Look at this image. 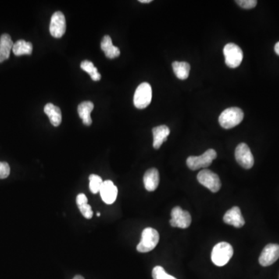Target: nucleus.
<instances>
[{"label": "nucleus", "instance_id": "nucleus-1", "mask_svg": "<svg viewBox=\"0 0 279 279\" xmlns=\"http://www.w3.org/2000/svg\"><path fill=\"white\" fill-rule=\"evenodd\" d=\"M234 255V249L229 243L220 242L214 246L212 249L211 259L215 265L222 267L230 262Z\"/></svg>", "mask_w": 279, "mask_h": 279}, {"label": "nucleus", "instance_id": "nucleus-2", "mask_svg": "<svg viewBox=\"0 0 279 279\" xmlns=\"http://www.w3.org/2000/svg\"><path fill=\"white\" fill-rule=\"evenodd\" d=\"M244 119V112L238 107H230L225 109L220 117L219 123L224 129H231L235 127L242 122Z\"/></svg>", "mask_w": 279, "mask_h": 279}, {"label": "nucleus", "instance_id": "nucleus-3", "mask_svg": "<svg viewBox=\"0 0 279 279\" xmlns=\"http://www.w3.org/2000/svg\"><path fill=\"white\" fill-rule=\"evenodd\" d=\"M159 234L155 229L147 227L141 235V242L139 243L137 250L141 253H147L156 248L159 242Z\"/></svg>", "mask_w": 279, "mask_h": 279}, {"label": "nucleus", "instance_id": "nucleus-4", "mask_svg": "<svg viewBox=\"0 0 279 279\" xmlns=\"http://www.w3.org/2000/svg\"><path fill=\"white\" fill-rule=\"evenodd\" d=\"M225 63L231 69H236L241 65L244 58L241 48L234 43H229L223 48Z\"/></svg>", "mask_w": 279, "mask_h": 279}, {"label": "nucleus", "instance_id": "nucleus-5", "mask_svg": "<svg viewBox=\"0 0 279 279\" xmlns=\"http://www.w3.org/2000/svg\"><path fill=\"white\" fill-rule=\"evenodd\" d=\"M217 157L216 151L209 149L203 153L200 156H190L187 158L186 164L191 170L195 171L202 168L209 167L212 164V161Z\"/></svg>", "mask_w": 279, "mask_h": 279}, {"label": "nucleus", "instance_id": "nucleus-6", "mask_svg": "<svg viewBox=\"0 0 279 279\" xmlns=\"http://www.w3.org/2000/svg\"><path fill=\"white\" fill-rule=\"evenodd\" d=\"M152 99V89L148 83H141L134 93V104L137 109L148 107Z\"/></svg>", "mask_w": 279, "mask_h": 279}, {"label": "nucleus", "instance_id": "nucleus-7", "mask_svg": "<svg viewBox=\"0 0 279 279\" xmlns=\"http://www.w3.org/2000/svg\"><path fill=\"white\" fill-rule=\"evenodd\" d=\"M197 180L212 192H217L221 188V181L219 176L208 169H204L198 172Z\"/></svg>", "mask_w": 279, "mask_h": 279}, {"label": "nucleus", "instance_id": "nucleus-8", "mask_svg": "<svg viewBox=\"0 0 279 279\" xmlns=\"http://www.w3.org/2000/svg\"><path fill=\"white\" fill-rule=\"evenodd\" d=\"M235 158L237 163L245 169H251L255 163V159L251 149L245 143L238 144L236 148Z\"/></svg>", "mask_w": 279, "mask_h": 279}, {"label": "nucleus", "instance_id": "nucleus-9", "mask_svg": "<svg viewBox=\"0 0 279 279\" xmlns=\"http://www.w3.org/2000/svg\"><path fill=\"white\" fill-rule=\"evenodd\" d=\"M171 216L172 219L170 220V225L172 227L186 229L191 225V217L189 212L183 210L179 206L172 209Z\"/></svg>", "mask_w": 279, "mask_h": 279}, {"label": "nucleus", "instance_id": "nucleus-10", "mask_svg": "<svg viewBox=\"0 0 279 279\" xmlns=\"http://www.w3.org/2000/svg\"><path fill=\"white\" fill-rule=\"evenodd\" d=\"M66 31V20L63 12H55L51 16L50 23V32L51 35L55 38L63 37Z\"/></svg>", "mask_w": 279, "mask_h": 279}, {"label": "nucleus", "instance_id": "nucleus-11", "mask_svg": "<svg viewBox=\"0 0 279 279\" xmlns=\"http://www.w3.org/2000/svg\"><path fill=\"white\" fill-rule=\"evenodd\" d=\"M279 258V245L269 244L265 246L259 258V263L264 267L273 265Z\"/></svg>", "mask_w": 279, "mask_h": 279}, {"label": "nucleus", "instance_id": "nucleus-12", "mask_svg": "<svg viewBox=\"0 0 279 279\" xmlns=\"http://www.w3.org/2000/svg\"><path fill=\"white\" fill-rule=\"evenodd\" d=\"M101 198L105 203L112 204L117 198V187L110 180L103 182L100 191Z\"/></svg>", "mask_w": 279, "mask_h": 279}, {"label": "nucleus", "instance_id": "nucleus-13", "mask_svg": "<svg viewBox=\"0 0 279 279\" xmlns=\"http://www.w3.org/2000/svg\"><path fill=\"white\" fill-rule=\"evenodd\" d=\"M223 221L225 223L234 226L237 228H241L245 224L244 217L241 214V209L237 206H234L225 213L224 216H223Z\"/></svg>", "mask_w": 279, "mask_h": 279}, {"label": "nucleus", "instance_id": "nucleus-14", "mask_svg": "<svg viewBox=\"0 0 279 279\" xmlns=\"http://www.w3.org/2000/svg\"><path fill=\"white\" fill-rule=\"evenodd\" d=\"M152 132L154 137L153 147L155 149H159L162 147V144L167 140L168 137L170 134V130L167 126L162 125L153 128Z\"/></svg>", "mask_w": 279, "mask_h": 279}, {"label": "nucleus", "instance_id": "nucleus-15", "mask_svg": "<svg viewBox=\"0 0 279 279\" xmlns=\"http://www.w3.org/2000/svg\"><path fill=\"white\" fill-rule=\"evenodd\" d=\"M160 182V176L158 169H151L146 172L144 176V187L148 191L156 190Z\"/></svg>", "mask_w": 279, "mask_h": 279}, {"label": "nucleus", "instance_id": "nucleus-16", "mask_svg": "<svg viewBox=\"0 0 279 279\" xmlns=\"http://www.w3.org/2000/svg\"><path fill=\"white\" fill-rule=\"evenodd\" d=\"M13 42L10 36L4 34L0 37V63L7 60L10 56V51L13 47Z\"/></svg>", "mask_w": 279, "mask_h": 279}, {"label": "nucleus", "instance_id": "nucleus-17", "mask_svg": "<svg viewBox=\"0 0 279 279\" xmlns=\"http://www.w3.org/2000/svg\"><path fill=\"white\" fill-rule=\"evenodd\" d=\"M101 48L105 53V56L109 59L117 58L120 55V51L116 46L113 45L112 39L109 35H105L102 37L101 41Z\"/></svg>", "mask_w": 279, "mask_h": 279}, {"label": "nucleus", "instance_id": "nucleus-18", "mask_svg": "<svg viewBox=\"0 0 279 279\" xmlns=\"http://www.w3.org/2000/svg\"><path fill=\"white\" fill-rule=\"evenodd\" d=\"M44 112L49 117L50 121L54 127H58L62 123V111L57 105L48 103L44 106Z\"/></svg>", "mask_w": 279, "mask_h": 279}, {"label": "nucleus", "instance_id": "nucleus-19", "mask_svg": "<svg viewBox=\"0 0 279 279\" xmlns=\"http://www.w3.org/2000/svg\"><path fill=\"white\" fill-rule=\"evenodd\" d=\"M94 109V104L90 101H86L79 104L78 106V112L79 117L83 119V124L86 126H90L93 123L91 114L92 111Z\"/></svg>", "mask_w": 279, "mask_h": 279}, {"label": "nucleus", "instance_id": "nucleus-20", "mask_svg": "<svg viewBox=\"0 0 279 279\" xmlns=\"http://www.w3.org/2000/svg\"><path fill=\"white\" fill-rule=\"evenodd\" d=\"M172 68L176 77L181 80L188 79L190 72V65L186 62H175L172 63Z\"/></svg>", "mask_w": 279, "mask_h": 279}, {"label": "nucleus", "instance_id": "nucleus-21", "mask_svg": "<svg viewBox=\"0 0 279 279\" xmlns=\"http://www.w3.org/2000/svg\"><path fill=\"white\" fill-rule=\"evenodd\" d=\"M33 51V45L31 43L27 42L24 40H19L16 41L12 47V52L16 56L21 55H30Z\"/></svg>", "mask_w": 279, "mask_h": 279}, {"label": "nucleus", "instance_id": "nucleus-22", "mask_svg": "<svg viewBox=\"0 0 279 279\" xmlns=\"http://www.w3.org/2000/svg\"><path fill=\"white\" fill-rule=\"evenodd\" d=\"M81 69L84 70L85 72H87L90 76H91V79L93 81H99L101 79V75L98 73V70L94 66L93 62L90 61H83L81 63Z\"/></svg>", "mask_w": 279, "mask_h": 279}, {"label": "nucleus", "instance_id": "nucleus-23", "mask_svg": "<svg viewBox=\"0 0 279 279\" xmlns=\"http://www.w3.org/2000/svg\"><path fill=\"white\" fill-rule=\"evenodd\" d=\"M90 188L93 194H96L100 191L101 187L103 184L102 179L96 175H91L90 176Z\"/></svg>", "mask_w": 279, "mask_h": 279}, {"label": "nucleus", "instance_id": "nucleus-24", "mask_svg": "<svg viewBox=\"0 0 279 279\" xmlns=\"http://www.w3.org/2000/svg\"><path fill=\"white\" fill-rule=\"evenodd\" d=\"M152 277L154 279H177L167 274L162 266H156L153 269Z\"/></svg>", "mask_w": 279, "mask_h": 279}, {"label": "nucleus", "instance_id": "nucleus-25", "mask_svg": "<svg viewBox=\"0 0 279 279\" xmlns=\"http://www.w3.org/2000/svg\"><path fill=\"white\" fill-rule=\"evenodd\" d=\"M236 3L240 5L241 8L250 9H253L256 6L258 1L256 0H237Z\"/></svg>", "mask_w": 279, "mask_h": 279}, {"label": "nucleus", "instance_id": "nucleus-26", "mask_svg": "<svg viewBox=\"0 0 279 279\" xmlns=\"http://www.w3.org/2000/svg\"><path fill=\"white\" fill-rule=\"evenodd\" d=\"M79 210L82 212L84 217L86 219H91L93 216V209H92L91 205H89L88 203L85 204V205H80L79 206Z\"/></svg>", "mask_w": 279, "mask_h": 279}, {"label": "nucleus", "instance_id": "nucleus-27", "mask_svg": "<svg viewBox=\"0 0 279 279\" xmlns=\"http://www.w3.org/2000/svg\"><path fill=\"white\" fill-rule=\"evenodd\" d=\"M10 174V167L6 162H0V179H6Z\"/></svg>", "mask_w": 279, "mask_h": 279}, {"label": "nucleus", "instance_id": "nucleus-28", "mask_svg": "<svg viewBox=\"0 0 279 279\" xmlns=\"http://www.w3.org/2000/svg\"><path fill=\"white\" fill-rule=\"evenodd\" d=\"M76 203H77L78 206L87 204L88 203V198H87L85 194H79V195H78L77 198H76Z\"/></svg>", "mask_w": 279, "mask_h": 279}, {"label": "nucleus", "instance_id": "nucleus-29", "mask_svg": "<svg viewBox=\"0 0 279 279\" xmlns=\"http://www.w3.org/2000/svg\"><path fill=\"white\" fill-rule=\"evenodd\" d=\"M275 51H276V54L279 56V42H278L277 44H276V46H275Z\"/></svg>", "mask_w": 279, "mask_h": 279}, {"label": "nucleus", "instance_id": "nucleus-30", "mask_svg": "<svg viewBox=\"0 0 279 279\" xmlns=\"http://www.w3.org/2000/svg\"><path fill=\"white\" fill-rule=\"evenodd\" d=\"M139 2H141V3H150L152 1L151 0H140Z\"/></svg>", "mask_w": 279, "mask_h": 279}, {"label": "nucleus", "instance_id": "nucleus-31", "mask_svg": "<svg viewBox=\"0 0 279 279\" xmlns=\"http://www.w3.org/2000/svg\"><path fill=\"white\" fill-rule=\"evenodd\" d=\"M85 279L84 277H83V276H75L74 278H73V279Z\"/></svg>", "mask_w": 279, "mask_h": 279}, {"label": "nucleus", "instance_id": "nucleus-32", "mask_svg": "<svg viewBox=\"0 0 279 279\" xmlns=\"http://www.w3.org/2000/svg\"><path fill=\"white\" fill-rule=\"evenodd\" d=\"M97 216H100V213H99V212H98V213H97Z\"/></svg>", "mask_w": 279, "mask_h": 279}]
</instances>
